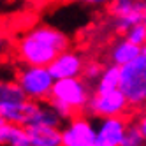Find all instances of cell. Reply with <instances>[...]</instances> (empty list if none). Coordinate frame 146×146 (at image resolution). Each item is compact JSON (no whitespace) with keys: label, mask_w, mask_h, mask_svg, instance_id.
<instances>
[{"label":"cell","mask_w":146,"mask_h":146,"mask_svg":"<svg viewBox=\"0 0 146 146\" xmlns=\"http://www.w3.org/2000/svg\"><path fill=\"white\" fill-rule=\"evenodd\" d=\"M69 49V37L51 25H35L16 39L14 53L21 65L49 67L53 60Z\"/></svg>","instance_id":"6da1fadb"},{"label":"cell","mask_w":146,"mask_h":146,"mask_svg":"<svg viewBox=\"0 0 146 146\" xmlns=\"http://www.w3.org/2000/svg\"><path fill=\"white\" fill-rule=\"evenodd\" d=\"M34 102L28 100L16 79H4L0 85V118L2 121L25 127Z\"/></svg>","instance_id":"7a4b0ae2"},{"label":"cell","mask_w":146,"mask_h":146,"mask_svg":"<svg viewBox=\"0 0 146 146\" xmlns=\"http://www.w3.org/2000/svg\"><path fill=\"white\" fill-rule=\"evenodd\" d=\"M120 90L127 97L132 109L144 111L146 109V55L121 67Z\"/></svg>","instance_id":"3957f363"},{"label":"cell","mask_w":146,"mask_h":146,"mask_svg":"<svg viewBox=\"0 0 146 146\" xmlns=\"http://www.w3.org/2000/svg\"><path fill=\"white\" fill-rule=\"evenodd\" d=\"M14 79L21 90L25 92V95L28 100L32 102H44L51 99L55 86V78L51 76V72L48 67H34V65H21L16 74Z\"/></svg>","instance_id":"277c9868"},{"label":"cell","mask_w":146,"mask_h":146,"mask_svg":"<svg viewBox=\"0 0 146 146\" xmlns=\"http://www.w3.org/2000/svg\"><path fill=\"white\" fill-rule=\"evenodd\" d=\"M92 95H93V86L90 83H86L83 78H74V79H58V81H55L51 99L58 100V102H64L65 106H69L76 114H81L83 111L88 109Z\"/></svg>","instance_id":"5b68a950"},{"label":"cell","mask_w":146,"mask_h":146,"mask_svg":"<svg viewBox=\"0 0 146 146\" xmlns=\"http://www.w3.org/2000/svg\"><path fill=\"white\" fill-rule=\"evenodd\" d=\"M111 25L118 34H127L135 25L144 21L146 0H111L108 5Z\"/></svg>","instance_id":"8992f818"},{"label":"cell","mask_w":146,"mask_h":146,"mask_svg":"<svg viewBox=\"0 0 146 146\" xmlns=\"http://www.w3.org/2000/svg\"><path fill=\"white\" fill-rule=\"evenodd\" d=\"M130 104L121 90H111V92H93L92 100L88 104L86 113L93 118H125L129 113Z\"/></svg>","instance_id":"52a82bcc"},{"label":"cell","mask_w":146,"mask_h":146,"mask_svg":"<svg viewBox=\"0 0 146 146\" xmlns=\"http://www.w3.org/2000/svg\"><path fill=\"white\" fill-rule=\"evenodd\" d=\"M62 146H97V123L85 114L62 125Z\"/></svg>","instance_id":"ba28073f"},{"label":"cell","mask_w":146,"mask_h":146,"mask_svg":"<svg viewBox=\"0 0 146 146\" xmlns=\"http://www.w3.org/2000/svg\"><path fill=\"white\" fill-rule=\"evenodd\" d=\"M86 62L88 60L83 56V53H79L76 49H67L64 53H60L48 69L51 72V76L55 78V81L74 79V78H83Z\"/></svg>","instance_id":"9c48e42d"},{"label":"cell","mask_w":146,"mask_h":146,"mask_svg":"<svg viewBox=\"0 0 146 146\" xmlns=\"http://www.w3.org/2000/svg\"><path fill=\"white\" fill-rule=\"evenodd\" d=\"M130 121L125 118H104L97 121V146H123Z\"/></svg>","instance_id":"30bf717a"},{"label":"cell","mask_w":146,"mask_h":146,"mask_svg":"<svg viewBox=\"0 0 146 146\" xmlns=\"http://www.w3.org/2000/svg\"><path fill=\"white\" fill-rule=\"evenodd\" d=\"M143 55V48L132 44L127 37H118L116 40H113L111 46L108 48V60L109 64L116 67H125L127 64L134 62L135 58H139Z\"/></svg>","instance_id":"8fae6325"},{"label":"cell","mask_w":146,"mask_h":146,"mask_svg":"<svg viewBox=\"0 0 146 146\" xmlns=\"http://www.w3.org/2000/svg\"><path fill=\"white\" fill-rule=\"evenodd\" d=\"M62 120L58 114L55 113V109L48 104L42 102H34L32 111H30V116L25 127L27 129H34V127H48V129H62Z\"/></svg>","instance_id":"7c38bea8"},{"label":"cell","mask_w":146,"mask_h":146,"mask_svg":"<svg viewBox=\"0 0 146 146\" xmlns=\"http://www.w3.org/2000/svg\"><path fill=\"white\" fill-rule=\"evenodd\" d=\"M0 141L4 146H32L30 134L25 127L0 121Z\"/></svg>","instance_id":"4fadbf2b"},{"label":"cell","mask_w":146,"mask_h":146,"mask_svg":"<svg viewBox=\"0 0 146 146\" xmlns=\"http://www.w3.org/2000/svg\"><path fill=\"white\" fill-rule=\"evenodd\" d=\"M27 130L30 134L32 146H62V129L34 127V129H27Z\"/></svg>","instance_id":"5bb4252c"},{"label":"cell","mask_w":146,"mask_h":146,"mask_svg":"<svg viewBox=\"0 0 146 146\" xmlns=\"http://www.w3.org/2000/svg\"><path fill=\"white\" fill-rule=\"evenodd\" d=\"M120 78H121V69L113 65V64H106L100 79L95 83V86H93V92L120 90Z\"/></svg>","instance_id":"9a60e30c"},{"label":"cell","mask_w":146,"mask_h":146,"mask_svg":"<svg viewBox=\"0 0 146 146\" xmlns=\"http://www.w3.org/2000/svg\"><path fill=\"white\" fill-rule=\"evenodd\" d=\"M104 64H100L99 60H88L86 62V67H85V72H83V79L86 83H90L92 86H95V83L100 79L102 72H104Z\"/></svg>","instance_id":"2e32d148"},{"label":"cell","mask_w":146,"mask_h":146,"mask_svg":"<svg viewBox=\"0 0 146 146\" xmlns=\"http://www.w3.org/2000/svg\"><path fill=\"white\" fill-rule=\"evenodd\" d=\"M123 37H127L132 44L139 46V48H144L146 46V25L144 23H139V25L132 27Z\"/></svg>","instance_id":"e0dca14e"},{"label":"cell","mask_w":146,"mask_h":146,"mask_svg":"<svg viewBox=\"0 0 146 146\" xmlns=\"http://www.w3.org/2000/svg\"><path fill=\"white\" fill-rule=\"evenodd\" d=\"M123 146H146V141L143 137L139 127L135 125V121H130V127L127 132V137L123 141Z\"/></svg>","instance_id":"ac0fdd59"},{"label":"cell","mask_w":146,"mask_h":146,"mask_svg":"<svg viewBox=\"0 0 146 146\" xmlns=\"http://www.w3.org/2000/svg\"><path fill=\"white\" fill-rule=\"evenodd\" d=\"M49 106L55 109V113H56V114H58V116H60L62 120H64V121H69L70 118L78 116V114H76L74 111H72L69 106H65L64 102H58V100H53V99H51V100H49Z\"/></svg>","instance_id":"d6986e66"},{"label":"cell","mask_w":146,"mask_h":146,"mask_svg":"<svg viewBox=\"0 0 146 146\" xmlns=\"http://www.w3.org/2000/svg\"><path fill=\"white\" fill-rule=\"evenodd\" d=\"M134 121H135V125L139 127V130H141V134H143V137H144V141H146V109L141 111V113L137 114V118H135Z\"/></svg>","instance_id":"ffe728a7"},{"label":"cell","mask_w":146,"mask_h":146,"mask_svg":"<svg viewBox=\"0 0 146 146\" xmlns=\"http://www.w3.org/2000/svg\"><path fill=\"white\" fill-rule=\"evenodd\" d=\"M78 2L85 4V5H90V7H104V5H109L111 0H78Z\"/></svg>","instance_id":"44dd1931"},{"label":"cell","mask_w":146,"mask_h":146,"mask_svg":"<svg viewBox=\"0 0 146 146\" xmlns=\"http://www.w3.org/2000/svg\"><path fill=\"white\" fill-rule=\"evenodd\" d=\"M143 53H144V55H146V46H144V48H143Z\"/></svg>","instance_id":"7402d4cb"},{"label":"cell","mask_w":146,"mask_h":146,"mask_svg":"<svg viewBox=\"0 0 146 146\" xmlns=\"http://www.w3.org/2000/svg\"><path fill=\"white\" fill-rule=\"evenodd\" d=\"M143 23H144V25H146V14H144V21H143Z\"/></svg>","instance_id":"603a6c76"}]
</instances>
